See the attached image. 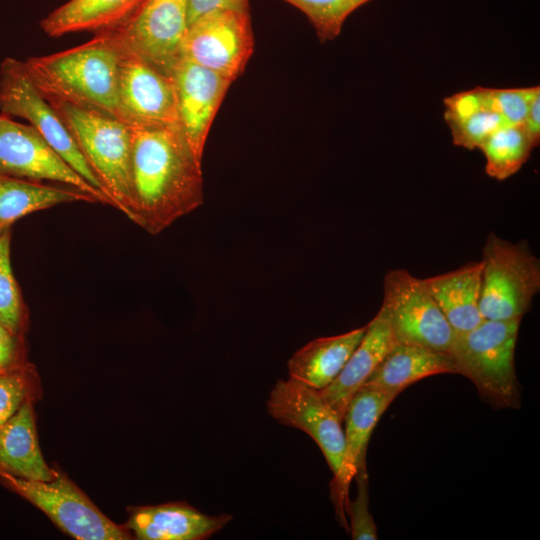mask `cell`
Returning a JSON list of instances; mask_svg holds the SVG:
<instances>
[{"label": "cell", "mask_w": 540, "mask_h": 540, "mask_svg": "<svg viewBox=\"0 0 540 540\" xmlns=\"http://www.w3.org/2000/svg\"><path fill=\"white\" fill-rule=\"evenodd\" d=\"M479 149L486 160V174L498 181H503L522 168L534 147L520 124L505 125L497 129L481 144Z\"/></svg>", "instance_id": "cell-24"}, {"label": "cell", "mask_w": 540, "mask_h": 540, "mask_svg": "<svg viewBox=\"0 0 540 540\" xmlns=\"http://www.w3.org/2000/svg\"><path fill=\"white\" fill-rule=\"evenodd\" d=\"M307 17L321 42L339 36L350 14L371 0H283Z\"/></svg>", "instance_id": "cell-26"}, {"label": "cell", "mask_w": 540, "mask_h": 540, "mask_svg": "<svg viewBox=\"0 0 540 540\" xmlns=\"http://www.w3.org/2000/svg\"><path fill=\"white\" fill-rule=\"evenodd\" d=\"M0 482L44 512L60 529L79 540H128L133 536L106 517L65 475L50 481L15 476L0 469Z\"/></svg>", "instance_id": "cell-6"}, {"label": "cell", "mask_w": 540, "mask_h": 540, "mask_svg": "<svg viewBox=\"0 0 540 540\" xmlns=\"http://www.w3.org/2000/svg\"><path fill=\"white\" fill-rule=\"evenodd\" d=\"M269 414L280 424L309 435L322 451L333 476H337L344 454L342 418L319 391L292 378L278 380L267 401Z\"/></svg>", "instance_id": "cell-11"}, {"label": "cell", "mask_w": 540, "mask_h": 540, "mask_svg": "<svg viewBox=\"0 0 540 540\" xmlns=\"http://www.w3.org/2000/svg\"><path fill=\"white\" fill-rule=\"evenodd\" d=\"M540 93V86L522 88H491L493 106L507 125L524 122L534 97Z\"/></svg>", "instance_id": "cell-30"}, {"label": "cell", "mask_w": 540, "mask_h": 540, "mask_svg": "<svg viewBox=\"0 0 540 540\" xmlns=\"http://www.w3.org/2000/svg\"><path fill=\"white\" fill-rule=\"evenodd\" d=\"M144 0H69L40 22L50 37L76 32L98 33L126 20Z\"/></svg>", "instance_id": "cell-22"}, {"label": "cell", "mask_w": 540, "mask_h": 540, "mask_svg": "<svg viewBox=\"0 0 540 540\" xmlns=\"http://www.w3.org/2000/svg\"><path fill=\"white\" fill-rule=\"evenodd\" d=\"M354 478L357 493L353 500L349 499L346 515L350 519V535L353 540H377V527L369 512V481L366 465L361 466Z\"/></svg>", "instance_id": "cell-29"}, {"label": "cell", "mask_w": 540, "mask_h": 540, "mask_svg": "<svg viewBox=\"0 0 540 540\" xmlns=\"http://www.w3.org/2000/svg\"><path fill=\"white\" fill-rule=\"evenodd\" d=\"M170 76L181 130L194 154L202 160L211 125L232 81L183 57Z\"/></svg>", "instance_id": "cell-14"}, {"label": "cell", "mask_w": 540, "mask_h": 540, "mask_svg": "<svg viewBox=\"0 0 540 540\" xmlns=\"http://www.w3.org/2000/svg\"><path fill=\"white\" fill-rule=\"evenodd\" d=\"M79 201L98 202L91 194L70 186L56 187L0 174V231L33 212Z\"/></svg>", "instance_id": "cell-23"}, {"label": "cell", "mask_w": 540, "mask_h": 540, "mask_svg": "<svg viewBox=\"0 0 540 540\" xmlns=\"http://www.w3.org/2000/svg\"><path fill=\"white\" fill-rule=\"evenodd\" d=\"M365 330L366 326L310 341L288 360L289 378L317 391L323 390L337 378Z\"/></svg>", "instance_id": "cell-21"}, {"label": "cell", "mask_w": 540, "mask_h": 540, "mask_svg": "<svg viewBox=\"0 0 540 540\" xmlns=\"http://www.w3.org/2000/svg\"><path fill=\"white\" fill-rule=\"evenodd\" d=\"M130 126V220L157 235L203 204L202 160L180 125Z\"/></svg>", "instance_id": "cell-1"}, {"label": "cell", "mask_w": 540, "mask_h": 540, "mask_svg": "<svg viewBox=\"0 0 540 540\" xmlns=\"http://www.w3.org/2000/svg\"><path fill=\"white\" fill-rule=\"evenodd\" d=\"M479 309L485 320L521 319L540 290V262L525 243L490 233L483 247Z\"/></svg>", "instance_id": "cell-5"}, {"label": "cell", "mask_w": 540, "mask_h": 540, "mask_svg": "<svg viewBox=\"0 0 540 540\" xmlns=\"http://www.w3.org/2000/svg\"><path fill=\"white\" fill-rule=\"evenodd\" d=\"M217 9L249 12V0H188L189 23L198 16Z\"/></svg>", "instance_id": "cell-32"}, {"label": "cell", "mask_w": 540, "mask_h": 540, "mask_svg": "<svg viewBox=\"0 0 540 540\" xmlns=\"http://www.w3.org/2000/svg\"><path fill=\"white\" fill-rule=\"evenodd\" d=\"M229 514L206 515L183 502L132 508L126 528L140 540H202L221 530Z\"/></svg>", "instance_id": "cell-16"}, {"label": "cell", "mask_w": 540, "mask_h": 540, "mask_svg": "<svg viewBox=\"0 0 540 540\" xmlns=\"http://www.w3.org/2000/svg\"><path fill=\"white\" fill-rule=\"evenodd\" d=\"M46 100L72 135L113 207L131 219V126L67 101Z\"/></svg>", "instance_id": "cell-3"}, {"label": "cell", "mask_w": 540, "mask_h": 540, "mask_svg": "<svg viewBox=\"0 0 540 540\" xmlns=\"http://www.w3.org/2000/svg\"><path fill=\"white\" fill-rule=\"evenodd\" d=\"M396 343L448 353L455 332L422 283L404 269L387 272L378 311Z\"/></svg>", "instance_id": "cell-7"}, {"label": "cell", "mask_w": 540, "mask_h": 540, "mask_svg": "<svg viewBox=\"0 0 540 540\" xmlns=\"http://www.w3.org/2000/svg\"><path fill=\"white\" fill-rule=\"evenodd\" d=\"M522 126L536 148L540 143V93L534 97Z\"/></svg>", "instance_id": "cell-33"}, {"label": "cell", "mask_w": 540, "mask_h": 540, "mask_svg": "<svg viewBox=\"0 0 540 540\" xmlns=\"http://www.w3.org/2000/svg\"><path fill=\"white\" fill-rule=\"evenodd\" d=\"M521 319L485 320L455 333L449 348L457 374L476 386L481 398L496 409L521 406L514 355Z\"/></svg>", "instance_id": "cell-4"}, {"label": "cell", "mask_w": 540, "mask_h": 540, "mask_svg": "<svg viewBox=\"0 0 540 540\" xmlns=\"http://www.w3.org/2000/svg\"><path fill=\"white\" fill-rule=\"evenodd\" d=\"M457 373L449 353L396 343L364 383L399 395L411 384L429 376Z\"/></svg>", "instance_id": "cell-20"}, {"label": "cell", "mask_w": 540, "mask_h": 540, "mask_svg": "<svg viewBox=\"0 0 540 540\" xmlns=\"http://www.w3.org/2000/svg\"><path fill=\"white\" fill-rule=\"evenodd\" d=\"M396 344L381 314L366 325L365 333L337 378L319 393L342 418L353 395L360 389L385 355Z\"/></svg>", "instance_id": "cell-17"}, {"label": "cell", "mask_w": 540, "mask_h": 540, "mask_svg": "<svg viewBox=\"0 0 540 540\" xmlns=\"http://www.w3.org/2000/svg\"><path fill=\"white\" fill-rule=\"evenodd\" d=\"M188 0H144L122 23L101 32L170 75L182 58Z\"/></svg>", "instance_id": "cell-9"}, {"label": "cell", "mask_w": 540, "mask_h": 540, "mask_svg": "<svg viewBox=\"0 0 540 540\" xmlns=\"http://www.w3.org/2000/svg\"><path fill=\"white\" fill-rule=\"evenodd\" d=\"M26 363L24 336L14 334L0 322V374Z\"/></svg>", "instance_id": "cell-31"}, {"label": "cell", "mask_w": 540, "mask_h": 540, "mask_svg": "<svg viewBox=\"0 0 540 540\" xmlns=\"http://www.w3.org/2000/svg\"><path fill=\"white\" fill-rule=\"evenodd\" d=\"M39 381L28 362L21 367L0 374V428L28 399H36Z\"/></svg>", "instance_id": "cell-27"}, {"label": "cell", "mask_w": 540, "mask_h": 540, "mask_svg": "<svg viewBox=\"0 0 540 540\" xmlns=\"http://www.w3.org/2000/svg\"><path fill=\"white\" fill-rule=\"evenodd\" d=\"M11 234V226L0 231V322L14 334L24 336L28 311L11 267Z\"/></svg>", "instance_id": "cell-25"}, {"label": "cell", "mask_w": 540, "mask_h": 540, "mask_svg": "<svg viewBox=\"0 0 540 540\" xmlns=\"http://www.w3.org/2000/svg\"><path fill=\"white\" fill-rule=\"evenodd\" d=\"M0 174L26 180L54 181L94 196L112 206L109 198L71 168L32 126L0 115Z\"/></svg>", "instance_id": "cell-12"}, {"label": "cell", "mask_w": 540, "mask_h": 540, "mask_svg": "<svg viewBox=\"0 0 540 540\" xmlns=\"http://www.w3.org/2000/svg\"><path fill=\"white\" fill-rule=\"evenodd\" d=\"M453 144L468 150L479 149L497 129L507 125L499 113L483 108L465 117L447 120Z\"/></svg>", "instance_id": "cell-28"}, {"label": "cell", "mask_w": 540, "mask_h": 540, "mask_svg": "<svg viewBox=\"0 0 540 540\" xmlns=\"http://www.w3.org/2000/svg\"><path fill=\"white\" fill-rule=\"evenodd\" d=\"M0 111L26 119L71 168L105 194L63 121L28 77L23 61L6 58L1 63Z\"/></svg>", "instance_id": "cell-8"}, {"label": "cell", "mask_w": 540, "mask_h": 540, "mask_svg": "<svg viewBox=\"0 0 540 540\" xmlns=\"http://www.w3.org/2000/svg\"><path fill=\"white\" fill-rule=\"evenodd\" d=\"M253 50L250 13L217 9L189 23L182 57L233 82L243 73Z\"/></svg>", "instance_id": "cell-10"}, {"label": "cell", "mask_w": 540, "mask_h": 540, "mask_svg": "<svg viewBox=\"0 0 540 540\" xmlns=\"http://www.w3.org/2000/svg\"><path fill=\"white\" fill-rule=\"evenodd\" d=\"M33 401L26 400L0 428V469L25 479L50 481L57 471L47 465L41 453Z\"/></svg>", "instance_id": "cell-19"}, {"label": "cell", "mask_w": 540, "mask_h": 540, "mask_svg": "<svg viewBox=\"0 0 540 540\" xmlns=\"http://www.w3.org/2000/svg\"><path fill=\"white\" fill-rule=\"evenodd\" d=\"M118 46V99L123 121L138 126L180 125L171 76Z\"/></svg>", "instance_id": "cell-13"}, {"label": "cell", "mask_w": 540, "mask_h": 540, "mask_svg": "<svg viewBox=\"0 0 540 540\" xmlns=\"http://www.w3.org/2000/svg\"><path fill=\"white\" fill-rule=\"evenodd\" d=\"M397 395L363 385L351 398L343 417L344 454L341 469L331 482V498L340 524L348 530L349 487L357 470L366 465L371 434Z\"/></svg>", "instance_id": "cell-15"}, {"label": "cell", "mask_w": 540, "mask_h": 540, "mask_svg": "<svg viewBox=\"0 0 540 540\" xmlns=\"http://www.w3.org/2000/svg\"><path fill=\"white\" fill-rule=\"evenodd\" d=\"M119 61L118 44L98 32L79 46L30 57L23 64L44 98L67 101L123 121L118 99Z\"/></svg>", "instance_id": "cell-2"}, {"label": "cell", "mask_w": 540, "mask_h": 540, "mask_svg": "<svg viewBox=\"0 0 540 540\" xmlns=\"http://www.w3.org/2000/svg\"><path fill=\"white\" fill-rule=\"evenodd\" d=\"M482 262L422 279L455 333L476 327L482 320L479 309Z\"/></svg>", "instance_id": "cell-18"}]
</instances>
